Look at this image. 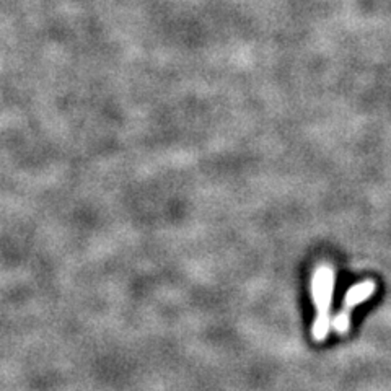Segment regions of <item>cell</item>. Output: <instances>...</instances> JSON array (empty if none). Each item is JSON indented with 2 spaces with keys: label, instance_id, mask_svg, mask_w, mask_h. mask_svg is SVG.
<instances>
[{
  "label": "cell",
  "instance_id": "1",
  "mask_svg": "<svg viewBox=\"0 0 391 391\" xmlns=\"http://www.w3.org/2000/svg\"><path fill=\"white\" fill-rule=\"evenodd\" d=\"M312 302L317 308V317L312 324V336L317 342H323L331 331V305L335 292V269L330 264H319L310 282Z\"/></svg>",
  "mask_w": 391,
  "mask_h": 391
},
{
  "label": "cell",
  "instance_id": "2",
  "mask_svg": "<svg viewBox=\"0 0 391 391\" xmlns=\"http://www.w3.org/2000/svg\"><path fill=\"white\" fill-rule=\"evenodd\" d=\"M375 282L362 281L359 284H354L352 287L346 292L344 300H342V308L337 312L331 319V330L339 336H346L350 330V317L352 312L363 302H367L375 293Z\"/></svg>",
  "mask_w": 391,
  "mask_h": 391
}]
</instances>
